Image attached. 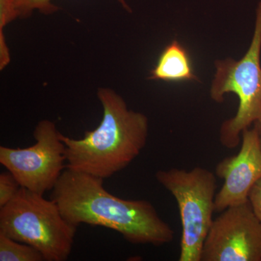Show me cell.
Wrapping results in <instances>:
<instances>
[{"mask_svg": "<svg viewBox=\"0 0 261 261\" xmlns=\"http://www.w3.org/2000/svg\"><path fill=\"white\" fill-rule=\"evenodd\" d=\"M102 178L66 168L51 192L68 222L103 226L135 245L155 247L171 243L175 232L145 200H124L110 193Z\"/></svg>", "mask_w": 261, "mask_h": 261, "instance_id": "1", "label": "cell"}, {"mask_svg": "<svg viewBox=\"0 0 261 261\" xmlns=\"http://www.w3.org/2000/svg\"><path fill=\"white\" fill-rule=\"evenodd\" d=\"M97 96L103 109L99 126L80 140L62 134L61 138L66 168L106 179L126 168L145 148L149 121L143 113L128 109L112 89L101 87Z\"/></svg>", "mask_w": 261, "mask_h": 261, "instance_id": "2", "label": "cell"}, {"mask_svg": "<svg viewBox=\"0 0 261 261\" xmlns=\"http://www.w3.org/2000/svg\"><path fill=\"white\" fill-rule=\"evenodd\" d=\"M77 228L65 219L56 202L24 187L0 207V232L37 249L46 261L68 260Z\"/></svg>", "mask_w": 261, "mask_h": 261, "instance_id": "3", "label": "cell"}, {"mask_svg": "<svg viewBox=\"0 0 261 261\" xmlns=\"http://www.w3.org/2000/svg\"><path fill=\"white\" fill-rule=\"evenodd\" d=\"M261 0L255 18V30L248 50L240 61L232 58L217 61L216 72L211 88L215 102L224 101L225 94L239 98L238 113L226 120L220 129V142L227 149L238 147L241 135L261 118Z\"/></svg>", "mask_w": 261, "mask_h": 261, "instance_id": "4", "label": "cell"}, {"mask_svg": "<svg viewBox=\"0 0 261 261\" xmlns=\"http://www.w3.org/2000/svg\"><path fill=\"white\" fill-rule=\"evenodd\" d=\"M155 178L178 204L182 226L178 261H201L216 212V175L197 166L190 171L175 168L159 170Z\"/></svg>", "mask_w": 261, "mask_h": 261, "instance_id": "5", "label": "cell"}, {"mask_svg": "<svg viewBox=\"0 0 261 261\" xmlns=\"http://www.w3.org/2000/svg\"><path fill=\"white\" fill-rule=\"evenodd\" d=\"M56 123L39 121L34 132L36 142L27 148L0 147V163L20 187L44 195L53 190L65 170V145Z\"/></svg>", "mask_w": 261, "mask_h": 261, "instance_id": "6", "label": "cell"}, {"mask_svg": "<svg viewBox=\"0 0 261 261\" xmlns=\"http://www.w3.org/2000/svg\"><path fill=\"white\" fill-rule=\"evenodd\" d=\"M201 261H261V222L249 200L214 220Z\"/></svg>", "mask_w": 261, "mask_h": 261, "instance_id": "7", "label": "cell"}, {"mask_svg": "<svg viewBox=\"0 0 261 261\" xmlns=\"http://www.w3.org/2000/svg\"><path fill=\"white\" fill-rule=\"evenodd\" d=\"M216 175L224 180L216 194V212L248 201L250 190L261 178V146L255 126L243 130L238 153L220 161Z\"/></svg>", "mask_w": 261, "mask_h": 261, "instance_id": "8", "label": "cell"}, {"mask_svg": "<svg viewBox=\"0 0 261 261\" xmlns=\"http://www.w3.org/2000/svg\"><path fill=\"white\" fill-rule=\"evenodd\" d=\"M149 80L169 82H200L194 71L190 53L177 40L170 42L161 51L156 65L151 70Z\"/></svg>", "mask_w": 261, "mask_h": 261, "instance_id": "9", "label": "cell"}, {"mask_svg": "<svg viewBox=\"0 0 261 261\" xmlns=\"http://www.w3.org/2000/svg\"><path fill=\"white\" fill-rule=\"evenodd\" d=\"M43 260L44 256L37 249L0 232V261Z\"/></svg>", "mask_w": 261, "mask_h": 261, "instance_id": "10", "label": "cell"}, {"mask_svg": "<svg viewBox=\"0 0 261 261\" xmlns=\"http://www.w3.org/2000/svg\"><path fill=\"white\" fill-rule=\"evenodd\" d=\"M53 0H15L19 18H28L36 10L43 14H51L58 10V7L53 4ZM123 9L132 13V8L127 4L126 0H117Z\"/></svg>", "mask_w": 261, "mask_h": 261, "instance_id": "11", "label": "cell"}, {"mask_svg": "<svg viewBox=\"0 0 261 261\" xmlns=\"http://www.w3.org/2000/svg\"><path fill=\"white\" fill-rule=\"evenodd\" d=\"M20 185L10 171L0 174V207L8 204L20 190Z\"/></svg>", "mask_w": 261, "mask_h": 261, "instance_id": "12", "label": "cell"}, {"mask_svg": "<svg viewBox=\"0 0 261 261\" xmlns=\"http://www.w3.org/2000/svg\"><path fill=\"white\" fill-rule=\"evenodd\" d=\"M19 18L15 0H0V30Z\"/></svg>", "mask_w": 261, "mask_h": 261, "instance_id": "13", "label": "cell"}, {"mask_svg": "<svg viewBox=\"0 0 261 261\" xmlns=\"http://www.w3.org/2000/svg\"><path fill=\"white\" fill-rule=\"evenodd\" d=\"M248 200L254 214L261 222V178L252 187L249 194Z\"/></svg>", "mask_w": 261, "mask_h": 261, "instance_id": "14", "label": "cell"}, {"mask_svg": "<svg viewBox=\"0 0 261 261\" xmlns=\"http://www.w3.org/2000/svg\"><path fill=\"white\" fill-rule=\"evenodd\" d=\"M10 62V49L5 39L4 30H0V70L5 69Z\"/></svg>", "mask_w": 261, "mask_h": 261, "instance_id": "15", "label": "cell"}, {"mask_svg": "<svg viewBox=\"0 0 261 261\" xmlns=\"http://www.w3.org/2000/svg\"><path fill=\"white\" fill-rule=\"evenodd\" d=\"M254 126L256 128L257 134H258L259 140H260L261 146V118L254 123Z\"/></svg>", "mask_w": 261, "mask_h": 261, "instance_id": "16", "label": "cell"}]
</instances>
